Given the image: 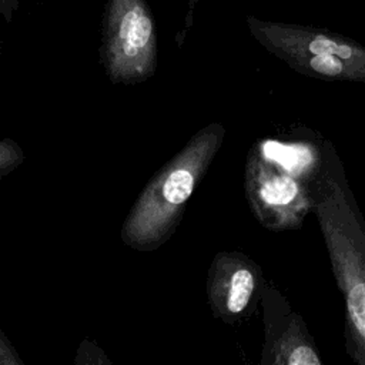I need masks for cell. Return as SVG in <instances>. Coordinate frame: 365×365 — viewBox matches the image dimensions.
I'll return each instance as SVG.
<instances>
[{"label": "cell", "instance_id": "1", "mask_svg": "<svg viewBox=\"0 0 365 365\" xmlns=\"http://www.w3.org/2000/svg\"><path fill=\"white\" fill-rule=\"evenodd\" d=\"M222 137L221 124H208L150 180L123 222L120 237L125 245L154 251L168 241Z\"/></svg>", "mask_w": 365, "mask_h": 365}, {"label": "cell", "instance_id": "2", "mask_svg": "<svg viewBox=\"0 0 365 365\" xmlns=\"http://www.w3.org/2000/svg\"><path fill=\"white\" fill-rule=\"evenodd\" d=\"M100 60L114 84H135L157 68V29L145 0H107Z\"/></svg>", "mask_w": 365, "mask_h": 365}, {"label": "cell", "instance_id": "3", "mask_svg": "<svg viewBox=\"0 0 365 365\" xmlns=\"http://www.w3.org/2000/svg\"><path fill=\"white\" fill-rule=\"evenodd\" d=\"M247 26L255 40L285 63L304 56H338L365 66V47L342 34L295 23L262 20L247 16Z\"/></svg>", "mask_w": 365, "mask_h": 365}, {"label": "cell", "instance_id": "4", "mask_svg": "<svg viewBox=\"0 0 365 365\" xmlns=\"http://www.w3.org/2000/svg\"><path fill=\"white\" fill-rule=\"evenodd\" d=\"M257 287L251 264L240 254L220 252L207 278V295L215 317L225 322L244 315Z\"/></svg>", "mask_w": 365, "mask_h": 365}, {"label": "cell", "instance_id": "5", "mask_svg": "<svg viewBox=\"0 0 365 365\" xmlns=\"http://www.w3.org/2000/svg\"><path fill=\"white\" fill-rule=\"evenodd\" d=\"M285 171L268 173L264 165L261 167L254 160L250 161L247 171V191L254 207L268 210V207L289 205L297 200L301 194L299 184L292 177V173L287 174Z\"/></svg>", "mask_w": 365, "mask_h": 365}, {"label": "cell", "instance_id": "6", "mask_svg": "<svg viewBox=\"0 0 365 365\" xmlns=\"http://www.w3.org/2000/svg\"><path fill=\"white\" fill-rule=\"evenodd\" d=\"M24 160L21 147L10 138L0 140V180L14 171Z\"/></svg>", "mask_w": 365, "mask_h": 365}, {"label": "cell", "instance_id": "7", "mask_svg": "<svg viewBox=\"0 0 365 365\" xmlns=\"http://www.w3.org/2000/svg\"><path fill=\"white\" fill-rule=\"evenodd\" d=\"M284 362L289 365H317L321 362V359L311 346L298 345L289 351Z\"/></svg>", "mask_w": 365, "mask_h": 365}, {"label": "cell", "instance_id": "8", "mask_svg": "<svg viewBox=\"0 0 365 365\" xmlns=\"http://www.w3.org/2000/svg\"><path fill=\"white\" fill-rule=\"evenodd\" d=\"M21 365L23 361L19 358L17 352L11 346L10 341L0 329V365Z\"/></svg>", "mask_w": 365, "mask_h": 365}, {"label": "cell", "instance_id": "9", "mask_svg": "<svg viewBox=\"0 0 365 365\" xmlns=\"http://www.w3.org/2000/svg\"><path fill=\"white\" fill-rule=\"evenodd\" d=\"M188 1V6H190V11H188V14H187V19L190 17V20H191V16H192V10L195 9V6H197V3L200 1V0H187Z\"/></svg>", "mask_w": 365, "mask_h": 365}]
</instances>
